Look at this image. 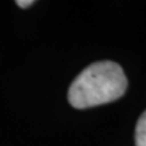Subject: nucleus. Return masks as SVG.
<instances>
[{"instance_id":"nucleus-1","label":"nucleus","mask_w":146,"mask_h":146,"mask_svg":"<svg viewBox=\"0 0 146 146\" xmlns=\"http://www.w3.org/2000/svg\"><path fill=\"white\" fill-rule=\"evenodd\" d=\"M126 89L127 78L119 64L99 61L85 68L72 81L68 100L74 108H91L118 100Z\"/></svg>"},{"instance_id":"nucleus-3","label":"nucleus","mask_w":146,"mask_h":146,"mask_svg":"<svg viewBox=\"0 0 146 146\" xmlns=\"http://www.w3.org/2000/svg\"><path fill=\"white\" fill-rule=\"evenodd\" d=\"M16 4L19 5V7H22V8H27V7H30L31 4H34V1L33 0H18Z\"/></svg>"},{"instance_id":"nucleus-2","label":"nucleus","mask_w":146,"mask_h":146,"mask_svg":"<svg viewBox=\"0 0 146 146\" xmlns=\"http://www.w3.org/2000/svg\"><path fill=\"white\" fill-rule=\"evenodd\" d=\"M135 146H146V111L139 116L135 126Z\"/></svg>"}]
</instances>
